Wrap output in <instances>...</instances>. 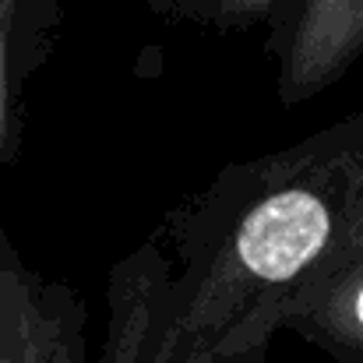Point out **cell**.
I'll return each instance as SVG.
<instances>
[{
    "label": "cell",
    "instance_id": "6da1fadb",
    "mask_svg": "<svg viewBox=\"0 0 363 363\" xmlns=\"http://www.w3.org/2000/svg\"><path fill=\"white\" fill-rule=\"evenodd\" d=\"M328 240V212L314 194L282 191L261 201L240 226L243 264L264 282H289Z\"/></svg>",
    "mask_w": 363,
    "mask_h": 363
},
{
    "label": "cell",
    "instance_id": "7a4b0ae2",
    "mask_svg": "<svg viewBox=\"0 0 363 363\" xmlns=\"http://www.w3.org/2000/svg\"><path fill=\"white\" fill-rule=\"evenodd\" d=\"M0 363H82V346L60 311L0 261Z\"/></svg>",
    "mask_w": 363,
    "mask_h": 363
},
{
    "label": "cell",
    "instance_id": "3957f363",
    "mask_svg": "<svg viewBox=\"0 0 363 363\" xmlns=\"http://www.w3.org/2000/svg\"><path fill=\"white\" fill-rule=\"evenodd\" d=\"M226 4H230V7H247V11H250V7H257L261 0H226Z\"/></svg>",
    "mask_w": 363,
    "mask_h": 363
},
{
    "label": "cell",
    "instance_id": "277c9868",
    "mask_svg": "<svg viewBox=\"0 0 363 363\" xmlns=\"http://www.w3.org/2000/svg\"><path fill=\"white\" fill-rule=\"evenodd\" d=\"M332 4H363V0H332Z\"/></svg>",
    "mask_w": 363,
    "mask_h": 363
},
{
    "label": "cell",
    "instance_id": "5b68a950",
    "mask_svg": "<svg viewBox=\"0 0 363 363\" xmlns=\"http://www.w3.org/2000/svg\"><path fill=\"white\" fill-rule=\"evenodd\" d=\"M0 7H4V0H0Z\"/></svg>",
    "mask_w": 363,
    "mask_h": 363
}]
</instances>
